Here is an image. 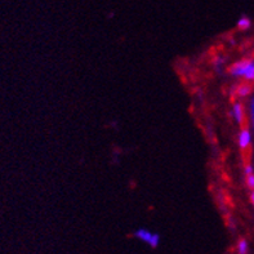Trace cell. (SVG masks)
<instances>
[{"instance_id": "6da1fadb", "label": "cell", "mask_w": 254, "mask_h": 254, "mask_svg": "<svg viewBox=\"0 0 254 254\" xmlns=\"http://www.w3.org/2000/svg\"><path fill=\"white\" fill-rule=\"evenodd\" d=\"M234 76H243L247 80H254V62L251 60H243L234 63L230 69Z\"/></svg>"}, {"instance_id": "7a4b0ae2", "label": "cell", "mask_w": 254, "mask_h": 254, "mask_svg": "<svg viewBox=\"0 0 254 254\" xmlns=\"http://www.w3.org/2000/svg\"><path fill=\"white\" fill-rule=\"evenodd\" d=\"M134 238H137L138 240H141L142 243L150 245L151 248H158L160 244V235L156 232H151L150 230L146 228H138L134 231Z\"/></svg>"}, {"instance_id": "3957f363", "label": "cell", "mask_w": 254, "mask_h": 254, "mask_svg": "<svg viewBox=\"0 0 254 254\" xmlns=\"http://www.w3.org/2000/svg\"><path fill=\"white\" fill-rule=\"evenodd\" d=\"M238 142H239V147L241 150H247L251 146L252 142V134L251 131L248 128H243L239 133V138H238Z\"/></svg>"}, {"instance_id": "277c9868", "label": "cell", "mask_w": 254, "mask_h": 254, "mask_svg": "<svg viewBox=\"0 0 254 254\" xmlns=\"http://www.w3.org/2000/svg\"><path fill=\"white\" fill-rule=\"evenodd\" d=\"M232 116H234L236 123L243 125L244 120H245V112H244L243 105L239 104V102H236V104L234 105V107H232Z\"/></svg>"}, {"instance_id": "5b68a950", "label": "cell", "mask_w": 254, "mask_h": 254, "mask_svg": "<svg viewBox=\"0 0 254 254\" xmlns=\"http://www.w3.org/2000/svg\"><path fill=\"white\" fill-rule=\"evenodd\" d=\"M245 179H247L248 187L254 190V170L251 164L245 165Z\"/></svg>"}, {"instance_id": "8992f818", "label": "cell", "mask_w": 254, "mask_h": 254, "mask_svg": "<svg viewBox=\"0 0 254 254\" xmlns=\"http://www.w3.org/2000/svg\"><path fill=\"white\" fill-rule=\"evenodd\" d=\"M252 93V85L251 84H241L236 88V96L238 97H247Z\"/></svg>"}, {"instance_id": "52a82bcc", "label": "cell", "mask_w": 254, "mask_h": 254, "mask_svg": "<svg viewBox=\"0 0 254 254\" xmlns=\"http://www.w3.org/2000/svg\"><path fill=\"white\" fill-rule=\"evenodd\" d=\"M236 251L238 254H248L249 253V244L245 239H240L239 243H238V247H236Z\"/></svg>"}, {"instance_id": "ba28073f", "label": "cell", "mask_w": 254, "mask_h": 254, "mask_svg": "<svg viewBox=\"0 0 254 254\" xmlns=\"http://www.w3.org/2000/svg\"><path fill=\"white\" fill-rule=\"evenodd\" d=\"M251 25H252L251 19L248 18L247 15L240 17L239 21H238V27H239L240 30H248V29L251 27Z\"/></svg>"}, {"instance_id": "9c48e42d", "label": "cell", "mask_w": 254, "mask_h": 254, "mask_svg": "<svg viewBox=\"0 0 254 254\" xmlns=\"http://www.w3.org/2000/svg\"><path fill=\"white\" fill-rule=\"evenodd\" d=\"M251 116H252V119H253L254 118V97L251 101Z\"/></svg>"}, {"instance_id": "30bf717a", "label": "cell", "mask_w": 254, "mask_h": 254, "mask_svg": "<svg viewBox=\"0 0 254 254\" xmlns=\"http://www.w3.org/2000/svg\"><path fill=\"white\" fill-rule=\"evenodd\" d=\"M251 200H252V204L254 205V193L251 195Z\"/></svg>"}, {"instance_id": "8fae6325", "label": "cell", "mask_w": 254, "mask_h": 254, "mask_svg": "<svg viewBox=\"0 0 254 254\" xmlns=\"http://www.w3.org/2000/svg\"><path fill=\"white\" fill-rule=\"evenodd\" d=\"M252 123H253V129H254V118H253V119H252Z\"/></svg>"}]
</instances>
